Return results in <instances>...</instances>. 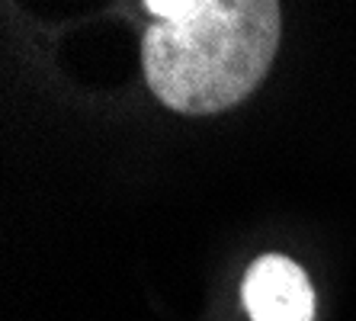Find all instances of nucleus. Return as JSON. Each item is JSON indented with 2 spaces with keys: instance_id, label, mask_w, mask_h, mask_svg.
Instances as JSON below:
<instances>
[{
  "instance_id": "1",
  "label": "nucleus",
  "mask_w": 356,
  "mask_h": 321,
  "mask_svg": "<svg viewBox=\"0 0 356 321\" xmlns=\"http://www.w3.org/2000/svg\"><path fill=\"white\" fill-rule=\"evenodd\" d=\"M141 42L154 97L177 113H222L248 97L280 45L273 0H148Z\"/></svg>"
},
{
  "instance_id": "2",
  "label": "nucleus",
  "mask_w": 356,
  "mask_h": 321,
  "mask_svg": "<svg viewBox=\"0 0 356 321\" xmlns=\"http://www.w3.org/2000/svg\"><path fill=\"white\" fill-rule=\"evenodd\" d=\"M244 308L250 321H312L315 318V292L305 270L282 254H264L248 267Z\"/></svg>"
}]
</instances>
